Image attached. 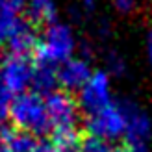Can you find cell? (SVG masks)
<instances>
[{
	"instance_id": "obj_1",
	"label": "cell",
	"mask_w": 152,
	"mask_h": 152,
	"mask_svg": "<svg viewBox=\"0 0 152 152\" xmlns=\"http://www.w3.org/2000/svg\"><path fill=\"white\" fill-rule=\"evenodd\" d=\"M78 54V37L69 22L56 20L54 24L43 28L37 41V48L32 59L37 65L58 69L61 63Z\"/></svg>"
},
{
	"instance_id": "obj_2",
	"label": "cell",
	"mask_w": 152,
	"mask_h": 152,
	"mask_svg": "<svg viewBox=\"0 0 152 152\" xmlns=\"http://www.w3.org/2000/svg\"><path fill=\"white\" fill-rule=\"evenodd\" d=\"M10 121L15 130L24 132L37 137L50 132L48 113L45 104V95L35 91H26L11 98L10 104Z\"/></svg>"
},
{
	"instance_id": "obj_3",
	"label": "cell",
	"mask_w": 152,
	"mask_h": 152,
	"mask_svg": "<svg viewBox=\"0 0 152 152\" xmlns=\"http://www.w3.org/2000/svg\"><path fill=\"white\" fill-rule=\"evenodd\" d=\"M86 126H87L89 137L100 139L104 143H110V141L123 137L124 126H126L124 102L113 100L110 106H106V108L87 115Z\"/></svg>"
},
{
	"instance_id": "obj_4",
	"label": "cell",
	"mask_w": 152,
	"mask_h": 152,
	"mask_svg": "<svg viewBox=\"0 0 152 152\" xmlns=\"http://www.w3.org/2000/svg\"><path fill=\"white\" fill-rule=\"evenodd\" d=\"M45 104H47V113H48L50 134L78 130L80 108L71 93L56 89L45 95Z\"/></svg>"
},
{
	"instance_id": "obj_5",
	"label": "cell",
	"mask_w": 152,
	"mask_h": 152,
	"mask_svg": "<svg viewBox=\"0 0 152 152\" xmlns=\"http://www.w3.org/2000/svg\"><path fill=\"white\" fill-rule=\"evenodd\" d=\"M34 59L28 56L7 54L0 59V82L11 96L32 89L34 80Z\"/></svg>"
},
{
	"instance_id": "obj_6",
	"label": "cell",
	"mask_w": 152,
	"mask_h": 152,
	"mask_svg": "<svg viewBox=\"0 0 152 152\" xmlns=\"http://www.w3.org/2000/svg\"><path fill=\"white\" fill-rule=\"evenodd\" d=\"M76 102H78L80 111H83L86 115H91V113L110 106L113 102L111 76L106 71H95L78 91Z\"/></svg>"
},
{
	"instance_id": "obj_7",
	"label": "cell",
	"mask_w": 152,
	"mask_h": 152,
	"mask_svg": "<svg viewBox=\"0 0 152 152\" xmlns=\"http://www.w3.org/2000/svg\"><path fill=\"white\" fill-rule=\"evenodd\" d=\"M124 111H126V126H124L123 137L126 139V147H130L137 152H143L152 134L150 119L134 102H124Z\"/></svg>"
},
{
	"instance_id": "obj_8",
	"label": "cell",
	"mask_w": 152,
	"mask_h": 152,
	"mask_svg": "<svg viewBox=\"0 0 152 152\" xmlns=\"http://www.w3.org/2000/svg\"><path fill=\"white\" fill-rule=\"evenodd\" d=\"M95 72V69L91 67V61L86 56H72L71 59H67L65 63H61L56 69V80H58V89L65 91V93H72V91L82 89V86L86 83L91 74Z\"/></svg>"
},
{
	"instance_id": "obj_9",
	"label": "cell",
	"mask_w": 152,
	"mask_h": 152,
	"mask_svg": "<svg viewBox=\"0 0 152 152\" xmlns=\"http://www.w3.org/2000/svg\"><path fill=\"white\" fill-rule=\"evenodd\" d=\"M37 41H39V32H37V28L32 26L26 19H22L19 22V26L13 30L10 41L6 45V50H7V54L32 58L35 48H37Z\"/></svg>"
},
{
	"instance_id": "obj_10",
	"label": "cell",
	"mask_w": 152,
	"mask_h": 152,
	"mask_svg": "<svg viewBox=\"0 0 152 152\" xmlns=\"http://www.w3.org/2000/svg\"><path fill=\"white\" fill-rule=\"evenodd\" d=\"M58 0H24V17L35 28H47L58 20Z\"/></svg>"
},
{
	"instance_id": "obj_11",
	"label": "cell",
	"mask_w": 152,
	"mask_h": 152,
	"mask_svg": "<svg viewBox=\"0 0 152 152\" xmlns=\"http://www.w3.org/2000/svg\"><path fill=\"white\" fill-rule=\"evenodd\" d=\"M24 0H0V50L6 48L13 30L24 19Z\"/></svg>"
},
{
	"instance_id": "obj_12",
	"label": "cell",
	"mask_w": 152,
	"mask_h": 152,
	"mask_svg": "<svg viewBox=\"0 0 152 152\" xmlns=\"http://www.w3.org/2000/svg\"><path fill=\"white\" fill-rule=\"evenodd\" d=\"M34 80H32V91L39 95H48L58 89V80H56V69L45 65H37L34 61Z\"/></svg>"
},
{
	"instance_id": "obj_13",
	"label": "cell",
	"mask_w": 152,
	"mask_h": 152,
	"mask_svg": "<svg viewBox=\"0 0 152 152\" xmlns=\"http://www.w3.org/2000/svg\"><path fill=\"white\" fill-rule=\"evenodd\" d=\"M11 95L6 91V87L0 82V132L6 130V123L10 121V104H11Z\"/></svg>"
},
{
	"instance_id": "obj_14",
	"label": "cell",
	"mask_w": 152,
	"mask_h": 152,
	"mask_svg": "<svg viewBox=\"0 0 152 152\" xmlns=\"http://www.w3.org/2000/svg\"><path fill=\"white\" fill-rule=\"evenodd\" d=\"M111 150H113V147H110V143H104L95 137H87L82 141L78 152H111Z\"/></svg>"
},
{
	"instance_id": "obj_15",
	"label": "cell",
	"mask_w": 152,
	"mask_h": 152,
	"mask_svg": "<svg viewBox=\"0 0 152 152\" xmlns=\"http://www.w3.org/2000/svg\"><path fill=\"white\" fill-rule=\"evenodd\" d=\"M123 71H124V59L117 52H111L108 56V69H106V72L110 76H113V74H121Z\"/></svg>"
},
{
	"instance_id": "obj_16",
	"label": "cell",
	"mask_w": 152,
	"mask_h": 152,
	"mask_svg": "<svg viewBox=\"0 0 152 152\" xmlns=\"http://www.w3.org/2000/svg\"><path fill=\"white\" fill-rule=\"evenodd\" d=\"M32 152H59V150L56 148L54 141H52L50 137L48 139L41 137V139H35V145H34Z\"/></svg>"
},
{
	"instance_id": "obj_17",
	"label": "cell",
	"mask_w": 152,
	"mask_h": 152,
	"mask_svg": "<svg viewBox=\"0 0 152 152\" xmlns=\"http://www.w3.org/2000/svg\"><path fill=\"white\" fill-rule=\"evenodd\" d=\"M119 13H132L137 6V0H111Z\"/></svg>"
},
{
	"instance_id": "obj_18",
	"label": "cell",
	"mask_w": 152,
	"mask_h": 152,
	"mask_svg": "<svg viewBox=\"0 0 152 152\" xmlns=\"http://www.w3.org/2000/svg\"><path fill=\"white\" fill-rule=\"evenodd\" d=\"M145 54L148 59V65L152 67V28L147 32V37H145Z\"/></svg>"
},
{
	"instance_id": "obj_19",
	"label": "cell",
	"mask_w": 152,
	"mask_h": 152,
	"mask_svg": "<svg viewBox=\"0 0 152 152\" xmlns=\"http://www.w3.org/2000/svg\"><path fill=\"white\" fill-rule=\"evenodd\" d=\"M0 152H13L10 141L6 137V132H0Z\"/></svg>"
},
{
	"instance_id": "obj_20",
	"label": "cell",
	"mask_w": 152,
	"mask_h": 152,
	"mask_svg": "<svg viewBox=\"0 0 152 152\" xmlns=\"http://www.w3.org/2000/svg\"><path fill=\"white\" fill-rule=\"evenodd\" d=\"M95 0H82V10L86 13H93L95 11Z\"/></svg>"
},
{
	"instance_id": "obj_21",
	"label": "cell",
	"mask_w": 152,
	"mask_h": 152,
	"mask_svg": "<svg viewBox=\"0 0 152 152\" xmlns=\"http://www.w3.org/2000/svg\"><path fill=\"white\" fill-rule=\"evenodd\" d=\"M111 152H137V150H134V148H130V147L123 145V147H117V148H113Z\"/></svg>"
}]
</instances>
